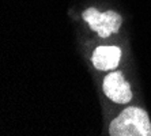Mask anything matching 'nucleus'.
Masks as SVG:
<instances>
[{"label":"nucleus","instance_id":"1","mask_svg":"<svg viewBox=\"0 0 151 136\" xmlns=\"http://www.w3.org/2000/svg\"><path fill=\"white\" fill-rule=\"evenodd\" d=\"M110 136H151V122L146 110L128 106L110 122Z\"/></svg>","mask_w":151,"mask_h":136},{"label":"nucleus","instance_id":"3","mask_svg":"<svg viewBox=\"0 0 151 136\" xmlns=\"http://www.w3.org/2000/svg\"><path fill=\"white\" fill-rule=\"evenodd\" d=\"M102 90L110 101L119 105L128 104L132 99L131 86L125 80L121 71H113L109 75H106L102 82Z\"/></svg>","mask_w":151,"mask_h":136},{"label":"nucleus","instance_id":"2","mask_svg":"<svg viewBox=\"0 0 151 136\" xmlns=\"http://www.w3.org/2000/svg\"><path fill=\"white\" fill-rule=\"evenodd\" d=\"M83 21L90 26L93 32H95L101 38H109L112 34L119 33L123 18L116 11H105L99 12L95 7H90L82 12Z\"/></svg>","mask_w":151,"mask_h":136},{"label":"nucleus","instance_id":"4","mask_svg":"<svg viewBox=\"0 0 151 136\" xmlns=\"http://www.w3.org/2000/svg\"><path fill=\"white\" fill-rule=\"evenodd\" d=\"M121 60V50L114 45H101L93 52L91 63L99 71H112L117 68Z\"/></svg>","mask_w":151,"mask_h":136}]
</instances>
